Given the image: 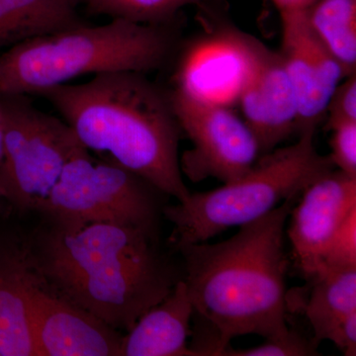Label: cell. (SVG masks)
Wrapping results in <instances>:
<instances>
[{"instance_id": "cell-1", "label": "cell", "mask_w": 356, "mask_h": 356, "mask_svg": "<svg viewBox=\"0 0 356 356\" xmlns=\"http://www.w3.org/2000/svg\"><path fill=\"white\" fill-rule=\"evenodd\" d=\"M299 196L240 227L228 240L175 248L201 327L191 346L196 356H222L235 337L273 339L289 332L284 229Z\"/></svg>"}, {"instance_id": "cell-2", "label": "cell", "mask_w": 356, "mask_h": 356, "mask_svg": "<svg viewBox=\"0 0 356 356\" xmlns=\"http://www.w3.org/2000/svg\"><path fill=\"white\" fill-rule=\"evenodd\" d=\"M88 152L104 154L178 202L186 200L170 95L136 72L97 74L40 93Z\"/></svg>"}, {"instance_id": "cell-3", "label": "cell", "mask_w": 356, "mask_h": 356, "mask_svg": "<svg viewBox=\"0 0 356 356\" xmlns=\"http://www.w3.org/2000/svg\"><path fill=\"white\" fill-rule=\"evenodd\" d=\"M181 273L159 250L158 236L98 225L70 243L60 275L44 284L117 331L128 332L172 292Z\"/></svg>"}, {"instance_id": "cell-4", "label": "cell", "mask_w": 356, "mask_h": 356, "mask_svg": "<svg viewBox=\"0 0 356 356\" xmlns=\"http://www.w3.org/2000/svg\"><path fill=\"white\" fill-rule=\"evenodd\" d=\"M163 24L111 18L84 22L15 44L0 53V95H39L86 76L112 72L147 74L172 50Z\"/></svg>"}, {"instance_id": "cell-5", "label": "cell", "mask_w": 356, "mask_h": 356, "mask_svg": "<svg viewBox=\"0 0 356 356\" xmlns=\"http://www.w3.org/2000/svg\"><path fill=\"white\" fill-rule=\"evenodd\" d=\"M315 132L316 126H306L296 143L259 156L242 177L163 207V216L173 225L175 248L207 242L227 229L257 221L334 170L330 156L317 151Z\"/></svg>"}, {"instance_id": "cell-6", "label": "cell", "mask_w": 356, "mask_h": 356, "mask_svg": "<svg viewBox=\"0 0 356 356\" xmlns=\"http://www.w3.org/2000/svg\"><path fill=\"white\" fill-rule=\"evenodd\" d=\"M161 195L144 178L86 149L65 166L60 179L35 212L47 226L74 231L92 222H119L158 232Z\"/></svg>"}, {"instance_id": "cell-7", "label": "cell", "mask_w": 356, "mask_h": 356, "mask_svg": "<svg viewBox=\"0 0 356 356\" xmlns=\"http://www.w3.org/2000/svg\"><path fill=\"white\" fill-rule=\"evenodd\" d=\"M27 96L0 95L4 115L0 198L19 213L36 211L67 163L86 149L62 118L37 108Z\"/></svg>"}, {"instance_id": "cell-8", "label": "cell", "mask_w": 356, "mask_h": 356, "mask_svg": "<svg viewBox=\"0 0 356 356\" xmlns=\"http://www.w3.org/2000/svg\"><path fill=\"white\" fill-rule=\"evenodd\" d=\"M170 103L178 125L193 145L180 159L192 182L216 178L233 181L252 168L261 154L257 138L229 107L210 104L173 90Z\"/></svg>"}, {"instance_id": "cell-9", "label": "cell", "mask_w": 356, "mask_h": 356, "mask_svg": "<svg viewBox=\"0 0 356 356\" xmlns=\"http://www.w3.org/2000/svg\"><path fill=\"white\" fill-rule=\"evenodd\" d=\"M218 32L185 51L175 89L199 102L231 108L254 72L262 44L235 30Z\"/></svg>"}, {"instance_id": "cell-10", "label": "cell", "mask_w": 356, "mask_h": 356, "mask_svg": "<svg viewBox=\"0 0 356 356\" xmlns=\"http://www.w3.org/2000/svg\"><path fill=\"white\" fill-rule=\"evenodd\" d=\"M280 56L296 95L298 130L317 126L339 84L343 67L316 36L307 10L280 13Z\"/></svg>"}, {"instance_id": "cell-11", "label": "cell", "mask_w": 356, "mask_h": 356, "mask_svg": "<svg viewBox=\"0 0 356 356\" xmlns=\"http://www.w3.org/2000/svg\"><path fill=\"white\" fill-rule=\"evenodd\" d=\"M30 315L38 356H121L120 332L54 292L44 280L33 290Z\"/></svg>"}, {"instance_id": "cell-12", "label": "cell", "mask_w": 356, "mask_h": 356, "mask_svg": "<svg viewBox=\"0 0 356 356\" xmlns=\"http://www.w3.org/2000/svg\"><path fill=\"white\" fill-rule=\"evenodd\" d=\"M290 212L293 259L308 280L321 266L332 236L356 209V177L332 170L302 191Z\"/></svg>"}, {"instance_id": "cell-13", "label": "cell", "mask_w": 356, "mask_h": 356, "mask_svg": "<svg viewBox=\"0 0 356 356\" xmlns=\"http://www.w3.org/2000/svg\"><path fill=\"white\" fill-rule=\"evenodd\" d=\"M42 280L31 236L0 227V356H38L30 303Z\"/></svg>"}, {"instance_id": "cell-14", "label": "cell", "mask_w": 356, "mask_h": 356, "mask_svg": "<svg viewBox=\"0 0 356 356\" xmlns=\"http://www.w3.org/2000/svg\"><path fill=\"white\" fill-rule=\"evenodd\" d=\"M243 120L269 153L298 130V105L280 54L262 44L259 60L238 98Z\"/></svg>"}, {"instance_id": "cell-15", "label": "cell", "mask_w": 356, "mask_h": 356, "mask_svg": "<svg viewBox=\"0 0 356 356\" xmlns=\"http://www.w3.org/2000/svg\"><path fill=\"white\" fill-rule=\"evenodd\" d=\"M193 305L184 280L122 339L121 356H195L188 346Z\"/></svg>"}, {"instance_id": "cell-16", "label": "cell", "mask_w": 356, "mask_h": 356, "mask_svg": "<svg viewBox=\"0 0 356 356\" xmlns=\"http://www.w3.org/2000/svg\"><path fill=\"white\" fill-rule=\"evenodd\" d=\"M305 288V299L287 298V311L298 307L314 331V343H334L346 316L356 312V267H320Z\"/></svg>"}, {"instance_id": "cell-17", "label": "cell", "mask_w": 356, "mask_h": 356, "mask_svg": "<svg viewBox=\"0 0 356 356\" xmlns=\"http://www.w3.org/2000/svg\"><path fill=\"white\" fill-rule=\"evenodd\" d=\"M81 22L70 0H0V53Z\"/></svg>"}, {"instance_id": "cell-18", "label": "cell", "mask_w": 356, "mask_h": 356, "mask_svg": "<svg viewBox=\"0 0 356 356\" xmlns=\"http://www.w3.org/2000/svg\"><path fill=\"white\" fill-rule=\"evenodd\" d=\"M316 36L343 67L346 76L356 65V0H318L307 9Z\"/></svg>"}, {"instance_id": "cell-19", "label": "cell", "mask_w": 356, "mask_h": 356, "mask_svg": "<svg viewBox=\"0 0 356 356\" xmlns=\"http://www.w3.org/2000/svg\"><path fill=\"white\" fill-rule=\"evenodd\" d=\"M203 0H98L90 13L149 24H165L185 6Z\"/></svg>"}, {"instance_id": "cell-20", "label": "cell", "mask_w": 356, "mask_h": 356, "mask_svg": "<svg viewBox=\"0 0 356 356\" xmlns=\"http://www.w3.org/2000/svg\"><path fill=\"white\" fill-rule=\"evenodd\" d=\"M323 266L356 267V209L351 211L327 243L321 261L320 267Z\"/></svg>"}, {"instance_id": "cell-21", "label": "cell", "mask_w": 356, "mask_h": 356, "mask_svg": "<svg viewBox=\"0 0 356 356\" xmlns=\"http://www.w3.org/2000/svg\"><path fill=\"white\" fill-rule=\"evenodd\" d=\"M318 346L299 332L290 330L286 336L266 339L261 346L245 350H234L229 346L222 356H308L318 355Z\"/></svg>"}, {"instance_id": "cell-22", "label": "cell", "mask_w": 356, "mask_h": 356, "mask_svg": "<svg viewBox=\"0 0 356 356\" xmlns=\"http://www.w3.org/2000/svg\"><path fill=\"white\" fill-rule=\"evenodd\" d=\"M332 130V163L337 170L356 177V121L341 120L327 124Z\"/></svg>"}, {"instance_id": "cell-23", "label": "cell", "mask_w": 356, "mask_h": 356, "mask_svg": "<svg viewBox=\"0 0 356 356\" xmlns=\"http://www.w3.org/2000/svg\"><path fill=\"white\" fill-rule=\"evenodd\" d=\"M327 112V124L341 120L356 121V76L355 74L341 81L332 95Z\"/></svg>"}, {"instance_id": "cell-24", "label": "cell", "mask_w": 356, "mask_h": 356, "mask_svg": "<svg viewBox=\"0 0 356 356\" xmlns=\"http://www.w3.org/2000/svg\"><path fill=\"white\" fill-rule=\"evenodd\" d=\"M336 346L346 356L356 355V312L344 318L337 336Z\"/></svg>"}, {"instance_id": "cell-25", "label": "cell", "mask_w": 356, "mask_h": 356, "mask_svg": "<svg viewBox=\"0 0 356 356\" xmlns=\"http://www.w3.org/2000/svg\"><path fill=\"white\" fill-rule=\"evenodd\" d=\"M276 8L282 13L307 10L318 0H271Z\"/></svg>"}, {"instance_id": "cell-26", "label": "cell", "mask_w": 356, "mask_h": 356, "mask_svg": "<svg viewBox=\"0 0 356 356\" xmlns=\"http://www.w3.org/2000/svg\"><path fill=\"white\" fill-rule=\"evenodd\" d=\"M3 133H4V115L2 108L1 99H0V163L2 159V151H3Z\"/></svg>"}, {"instance_id": "cell-27", "label": "cell", "mask_w": 356, "mask_h": 356, "mask_svg": "<svg viewBox=\"0 0 356 356\" xmlns=\"http://www.w3.org/2000/svg\"><path fill=\"white\" fill-rule=\"evenodd\" d=\"M98 0H79V4H83V6H86V8H88V10H90V9L95 6L96 2Z\"/></svg>"}, {"instance_id": "cell-28", "label": "cell", "mask_w": 356, "mask_h": 356, "mask_svg": "<svg viewBox=\"0 0 356 356\" xmlns=\"http://www.w3.org/2000/svg\"><path fill=\"white\" fill-rule=\"evenodd\" d=\"M70 2H72L74 6H79V0H70Z\"/></svg>"}]
</instances>
